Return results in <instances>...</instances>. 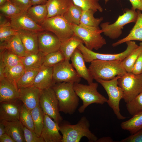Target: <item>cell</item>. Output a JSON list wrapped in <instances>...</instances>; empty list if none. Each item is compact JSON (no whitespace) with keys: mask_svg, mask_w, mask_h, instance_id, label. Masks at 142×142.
Wrapping results in <instances>:
<instances>
[{"mask_svg":"<svg viewBox=\"0 0 142 142\" xmlns=\"http://www.w3.org/2000/svg\"><path fill=\"white\" fill-rule=\"evenodd\" d=\"M23 131L25 140L26 142H45L41 136H38L34 131H32L23 125Z\"/></svg>","mask_w":142,"mask_h":142,"instance_id":"obj_43","label":"cell"},{"mask_svg":"<svg viewBox=\"0 0 142 142\" xmlns=\"http://www.w3.org/2000/svg\"><path fill=\"white\" fill-rule=\"evenodd\" d=\"M121 128L133 134L142 129V112L133 116L129 119L124 121L120 124Z\"/></svg>","mask_w":142,"mask_h":142,"instance_id":"obj_29","label":"cell"},{"mask_svg":"<svg viewBox=\"0 0 142 142\" xmlns=\"http://www.w3.org/2000/svg\"><path fill=\"white\" fill-rule=\"evenodd\" d=\"M17 32L27 54L39 52L38 32L25 29L20 30Z\"/></svg>","mask_w":142,"mask_h":142,"instance_id":"obj_21","label":"cell"},{"mask_svg":"<svg viewBox=\"0 0 142 142\" xmlns=\"http://www.w3.org/2000/svg\"><path fill=\"white\" fill-rule=\"evenodd\" d=\"M34 125V131L39 137H40L43 128L44 114L39 104L31 110Z\"/></svg>","mask_w":142,"mask_h":142,"instance_id":"obj_32","label":"cell"},{"mask_svg":"<svg viewBox=\"0 0 142 142\" xmlns=\"http://www.w3.org/2000/svg\"><path fill=\"white\" fill-rule=\"evenodd\" d=\"M73 4L72 0H48L45 3L48 10L46 18L63 16Z\"/></svg>","mask_w":142,"mask_h":142,"instance_id":"obj_22","label":"cell"},{"mask_svg":"<svg viewBox=\"0 0 142 142\" xmlns=\"http://www.w3.org/2000/svg\"><path fill=\"white\" fill-rule=\"evenodd\" d=\"M142 52V42H141L136 49L121 61L123 66L127 72H132L134 64Z\"/></svg>","mask_w":142,"mask_h":142,"instance_id":"obj_36","label":"cell"},{"mask_svg":"<svg viewBox=\"0 0 142 142\" xmlns=\"http://www.w3.org/2000/svg\"><path fill=\"white\" fill-rule=\"evenodd\" d=\"M5 133L4 125L2 122H0V136Z\"/></svg>","mask_w":142,"mask_h":142,"instance_id":"obj_53","label":"cell"},{"mask_svg":"<svg viewBox=\"0 0 142 142\" xmlns=\"http://www.w3.org/2000/svg\"><path fill=\"white\" fill-rule=\"evenodd\" d=\"M138 15L136 11L126 9L125 12L123 14L119 15L114 23L110 24L109 22H106L100 24L102 33L111 39L118 38L122 33V29L124 26L130 23H135Z\"/></svg>","mask_w":142,"mask_h":142,"instance_id":"obj_6","label":"cell"},{"mask_svg":"<svg viewBox=\"0 0 142 142\" xmlns=\"http://www.w3.org/2000/svg\"><path fill=\"white\" fill-rule=\"evenodd\" d=\"M10 22V19L9 18L0 13V26L5 25Z\"/></svg>","mask_w":142,"mask_h":142,"instance_id":"obj_49","label":"cell"},{"mask_svg":"<svg viewBox=\"0 0 142 142\" xmlns=\"http://www.w3.org/2000/svg\"><path fill=\"white\" fill-rule=\"evenodd\" d=\"M74 83H57L52 87L58 100L60 111L65 114H73L79 104V97L74 89Z\"/></svg>","mask_w":142,"mask_h":142,"instance_id":"obj_1","label":"cell"},{"mask_svg":"<svg viewBox=\"0 0 142 142\" xmlns=\"http://www.w3.org/2000/svg\"><path fill=\"white\" fill-rule=\"evenodd\" d=\"M73 3L83 10L94 9L102 12L103 9L99 3V0H72Z\"/></svg>","mask_w":142,"mask_h":142,"instance_id":"obj_38","label":"cell"},{"mask_svg":"<svg viewBox=\"0 0 142 142\" xmlns=\"http://www.w3.org/2000/svg\"><path fill=\"white\" fill-rule=\"evenodd\" d=\"M72 25L74 34L82 40L88 49L98 50L106 44V40L102 36V32L99 28L81 24Z\"/></svg>","mask_w":142,"mask_h":142,"instance_id":"obj_5","label":"cell"},{"mask_svg":"<svg viewBox=\"0 0 142 142\" xmlns=\"http://www.w3.org/2000/svg\"><path fill=\"white\" fill-rule=\"evenodd\" d=\"M19 120L24 126L34 131V125L31 110L23 104L21 106Z\"/></svg>","mask_w":142,"mask_h":142,"instance_id":"obj_37","label":"cell"},{"mask_svg":"<svg viewBox=\"0 0 142 142\" xmlns=\"http://www.w3.org/2000/svg\"><path fill=\"white\" fill-rule=\"evenodd\" d=\"M8 0H0V6L5 3Z\"/></svg>","mask_w":142,"mask_h":142,"instance_id":"obj_54","label":"cell"},{"mask_svg":"<svg viewBox=\"0 0 142 142\" xmlns=\"http://www.w3.org/2000/svg\"><path fill=\"white\" fill-rule=\"evenodd\" d=\"M19 97V90L16 85L5 78L0 80V103L16 102Z\"/></svg>","mask_w":142,"mask_h":142,"instance_id":"obj_18","label":"cell"},{"mask_svg":"<svg viewBox=\"0 0 142 142\" xmlns=\"http://www.w3.org/2000/svg\"><path fill=\"white\" fill-rule=\"evenodd\" d=\"M127 110L133 116L142 112V92L133 100L126 103Z\"/></svg>","mask_w":142,"mask_h":142,"instance_id":"obj_40","label":"cell"},{"mask_svg":"<svg viewBox=\"0 0 142 142\" xmlns=\"http://www.w3.org/2000/svg\"><path fill=\"white\" fill-rule=\"evenodd\" d=\"M47 0H31L32 6L38 4H45Z\"/></svg>","mask_w":142,"mask_h":142,"instance_id":"obj_51","label":"cell"},{"mask_svg":"<svg viewBox=\"0 0 142 142\" xmlns=\"http://www.w3.org/2000/svg\"><path fill=\"white\" fill-rule=\"evenodd\" d=\"M19 90V99L29 110H31L39 104L41 90L33 85Z\"/></svg>","mask_w":142,"mask_h":142,"instance_id":"obj_16","label":"cell"},{"mask_svg":"<svg viewBox=\"0 0 142 142\" xmlns=\"http://www.w3.org/2000/svg\"><path fill=\"white\" fill-rule=\"evenodd\" d=\"M5 68H10L21 63V58L6 49H0V55Z\"/></svg>","mask_w":142,"mask_h":142,"instance_id":"obj_34","label":"cell"},{"mask_svg":"<svg viewBox=\"0 0 142 142\" xmlns=\"http://www.w3.org/2000/svg\"><path fill=\"white\" fill-rule=\"evenodd\" d=\"M131 73L136 75L142 74V52L135 62Z\"/></svg>","mask_w":142,"mask_h":142,"instance_id":"obj_46","label":"cell"},{"mask_svg":"<svg viewBox=\"0 0 142 142\" xmlns=\"http://www.w3.org/2000/svg\"><path fill=\"white\" fill-rule=\"evenodd\" d=\"M21 105L17 103L16 101L1 102L0 121L19 120Z\"/></svg>","mask_w":142,"mask_h":142,"instance_id":"obj_20","label":"cell"},{"mask_svg":"<svg viewBox=\"0 0 142 142\" xmlns=\"http://www.w3.org/2000/svg\"><path fill=\"white\" fill-rule=\"evenodd\" d=\"M26 70L21 63L10 68H5L4 76L6 79L17 85V84Z\"/></svg>","mask_w":142,"mask_h":142,"instance_id":"obj_31","label":"cell"},{"mask_svg":"<svg viewBox=\"0 0 142 142\" xmlns=\"http://www.w3.org/2000/svg\"><path fill=\"white\" fill-rule=\"evenodd\" d=\"M81 43L84 44L83 41L74 34L67 40L61 42L60 50L63 53L65 59L69 61L74 52Z\"/></svg>","mask_w":142,"mask_h":142,"instance_id":"obj_26","label":"cell"},{"mask_svg":"<svg viewBox=\"0 0 142 142\" xmlns=\"http://www.w3.org/2000/svg\"><path fill=\"white\" fill-rule=\"evenodd\" d=\"M0 11L1 13L9 18L13 17L22 11L8 0L4 4L0 6Z\"/></svg>","mask_w":142,"mask_h":142,"instance_id":"obj_41","label":"cell"},{"mask_svg":"<svg viewBox=\"0 0 142 142\" xmlns=\"http://www.w3.org/2000/svg\"><path fill=\"white\" fill-rule=\"evenodd\" d=\"M40 26L44 30L54 33L61 42L74 34L72 24L68 23L63 16L46 18Z\"/></svg>","mask_w":142,"mask_h":142,"instance_id":"obj_9","label":"cell"},{"mask_svg":"<svg viewBox=\"0 0 142 142\" xmlns=\"http://www.w3.org/2000/svg\"><path fill=\"white\" fill-rule=\"evenodd\" d=\"M39 103L44 113L59 124L63 118L59 113L58 100L52 88L41 90Z\"/></svg>","mask_w":142,"mask_h":142,"instance_id":"obj_11","label":"cell"},{"mask_svg":"<svg viewBox=\"0 0 142 142\" xmlns=\"http://www.w3.org/2000/svg\"><path fill=\"white\" fill-rule=\"evenodd\" d=\"M55 84L53 77V67L42 65L39 69L33 85L42 90L52 88Z\"/></svg>","mask_w":142,"mask_h":142,"instance_id":"obj_17","label":"cell"},{"mask_svg":"<svg viewBox=\"0 0 142 142\" xmlns=\"http://www.w3.org/2000/svg\"><path fill=\"white\" fill-rule=\"evenodd\" d=\"M98 84L96 82H93L88 85L79 83H74V90L83 102L82 105L78 109L79 113H83L87 107L91 104L103 105L107 102L108 99L98 91Z\"/></svg>","mask_w":142,"mask_h":142,"instance_id":"obj_4","label":"cell"},{"mask_svg":"<svg viewBox=\"0 0 142 142\" xmlns=\"http://www.w3.org/2000/svg\"><path fill=\"white\" fill-rule=\"evenodd\" d=\"M59 124L44 114V125L40 136L45 142H61L62 136L59 133Z\"/></svg>","mask_w":142,"mask_h":142,"instance_id":"obj_15","label":"cell"},{"mask_svg":"<svg viewBox=\"0 0 142 142\" xmlns=\"http://www.w3.org/2000/svg\"><path fill=\"white\" fill-rule=\"evenodd\" d=\"M21 11H27L32 6L31 0H8Z\"/></svg>","mask_w":142,"mask_h":142,"instance_id":"obj_44","label":"cell"},{"mask_svg":"<svg viewBox=\"0 0 142 142\" xmlns=\"http://www.w3.org/2000/svg\"><path fill=\"white\" fill-rule=\"evenodd\" d=\"M105 1V4H106L109 0H104ZM116 1H118L119 0H116Z\"/></svg>","mask_w":142,"mask_h":142,"instance_id":"obj_55","label":"cell"},{"mask_svg":"<svg viewBox=\"0 0 142 142\" xmlns=\"http://www.w3.org/2000/svg\"><path fill=\"white\" fill-rule=\"evenodd\" d=\"M65 59L63 53L60 50L45 55L43 65L48 67H53Z\"/></svg>","mask_w":142,"mask_h":142,"instance_id":"obj_39","label":"cell"},{"mask_svg":"<svg viewBox=\"0 0 142 142\" xmlns=\"http://www.w3.org/2000/svg\"><path fill=\"white\" fill-rule=\"evenodd\" d=\"M39 68L26 69L17 84L19 90L33 85Z\"/></svg>","mask_w":142,"mask_h":142,"instance_id":"obj_33","label":"cell"},{"mask_svg":"<svg viewBox=\"0 0 142 142\" xmlns=\"http://www.w3.org/2000/svg\"><path fill=\"white\" fill-rule=\"evenodd\" d=\"M5 68V65L1 57H0V80L4 78V72Z\"/></svg>","mask_w":142,"mask_h":142,"instance_id":"obj_50","label":"cell"},{"mask_svg":"<svg viewBox=\"0 0 142 142\" xmlns=\"http://www.w3.org/2000/svg\"><path fill=\"white\" fill-rule=\"evenodd\" d=\"M70 60L73 67L81 78L86 80L88 84L93 82V79L90 74L88 69L86 66L83 55L78 48L73 54Z\"/></svg>","mask_w":142,"mask_h":142,"instance_id":"obj_19","label":"cell"},{"mask_svg":"<svg viewBox=\"0 0 142 142\" xmlns=\"http://www.w3.org/2000/svg\"><path fill=\"white\" fill-rule=\"evenodd\" d=\"M121 61L94 60L90 62L88 69L93 79L109 80L126 72Z\"/></svg>","mask_w":142,"mask_h":142,"instance_id":"obj_2","label":"cell"},{"mask_svg":"<svg viewBox=\"0 0 142 142\" xmlns=\"http://www.w3.org/2000/svg\"><path fill=\"white\" fill-rule=\"evenodd\" d=\"M90 124L85 116H83L74 125L65 124L59 125V131L62 134L61 142H79L84 137L89 142H97V137L90 130Z\"/></svg>","mask_w":142,"mask_h":142,"instance_id":"obj_3","label":"cell"},{"mask_svg":"<svg viewBox=\"0 0 142 142\" xmlns=\"http://www.w3.org/2000/svg\"><path fill=\"white\" fill-rule=\"evenodd\" d=\"M0 49H6L22 58L27 53L18 33L6 41L0 42Z\"/></svg>","mask_w":142,"mask_h":142,"instance_id":"obj_25","label":"cell"},{"mask_svg":"<svg viewBox=\"0 0 142 142\" xmlns=\"http://www.w3.org/2000/svg\"><path fill=\"white\" fill-rule=\"evenodd\" d=\"M126 49L117 54H104L96 53L86 48L83 44H80L77 48L82 53L85 62L90 63L96 60L105 61H122L139 46L135 42L130 41L126 42Z\"/></svg>","mask_w":142,"mask_h":142,"instance_id":"obj_10","label":"cell"},{"mask_svg":"<svg viewBox=\"0 0 142 142\" xmlns=\"http://www.w3.org/2000/svg\"></svg>","mask_w":142,"mask_h":142,"instance_id":"obj_56","label":"cell"},{"mask_svg":"<svg viewBox=\"0 0 142 142\" xmlns=\"http://www.w3.org/2000/svg\"><path fill=\"white\" fill-rule=\"evenodd\" d=\"M0 142H15L9 135L5 133L0 136Z\"/></svg>","mask_w":142,"mask_h":142,"instance_id":"obj_48","label":"cell"},{"mask_svg":"<svg viewBox=\"0 0 142 142\" xmlns=\"http://www.w3.org/2000/svg\"><path fill=\"white\" fill-rule=\"evenodd\" d=\"M53 77L55 83H79L81 78L69 61L65 59L53 67Z\"/></svg>","mask_w":142,"mask_h":142,"instance_id":"obj_12","label":"cell"},{"mask_svg":"<svg viewBox=\"0 0 142 142\" xmlns=\"http://www.w3.org/2000/svg\"><path fill=\"white\" fill-rule=\"evenodd\" d=\"M121 76H117L109 80L101 79L95 80L102 85L106 91L108 97L107 103L112 109L117 118L120 120L126 118L121 114L119 108L120 101L123 98V92L118 83V79Z\"/></svg>","mask_w":142,"mask_h":142,"instance_id":"obj_7","label":"cell"},{"mask_svg":"<svg viewBox=\"0 0 142 142\" xmlns=\"http://www.w3.org/2000/svg\"><path fill=\"white\" fill-rule=\"evenodd\" d=\"M97 142H113V141L111 138L109 137H105L98 139Z\"/></svg>","mask_w":142,"mask_h":142,"instance_id":"obj_52","label":"cell"},{"mask_svg":"<svg viewBox=\"0 0 142 142\" xmlns=\"http://www.w3.org/2000/svg\"><path fill=\"white\" fill-rule=\"evenodd\" d=\"M10 25L18 31L25 29L39 32L44 30L29 16L27 11H23L10 18Z\"/></svg>","mask_w":142,"mask_h":142,"instance_id":"obj_14","label":"cell"},{"mask_svg":"<svg viewBox=\"0 0 142 142\" xmlns=\"http://www.w3.org/2000/svg\"><path fill=\"white\" fill-rule=\"evenodd\" d=\"M97 11L92 9L83 10L80 24L89 27L99 28V26L103 20V17L99 18L94 17V14Z\"/></svg>","mask_w":142,"mask_h":142,"instance_id":"obj_30","label":"cell"},{"mask_svg":"<svg viewBox=\"0 0 142 142\" xmlns=\"http://www.w3.org/2000/svg\"><path fill=\"white\" fill-rule=\"evenodd\" d=\"M5 127V133L10 136L15 142H25L23 125L19 120L2 121Z\"/></svg>","mask_w":142,"mask_h":142,"instance_id":"obj_23","label":"cell"},{"mask_svg":"<svg viewBox=\"0 0 142 142\" xmlns=\"http://www.w3.org/2000/svg\"><path fill=\"white\" fill-rule=\"evenodd\" d=\"M82 11L81 8L73 4L63 16L69 23L79 25Z\"/></svg>","mask_w":142,"mask_h":142,"instance_id":"obj_35","label":"cell"},{"mask_svg":"<svg viewBox=\"0 0 142 142\" xmlns=\"http://www.w3.org/2000/svg\"><path fill=\"white\" fill-rule=\"evenodd\" d=\"M27 11L31 18L40 26L46 18L48 14L47 8L45 4L32 6Z\"/></svg>","mask_w":142,"mask_h":142,"instance_id":"obj_28","label":"cell"},{"mask_svg":"<svg viewBox=\"0 0 142 142\" xmlns=\"http://www.w3.org/2000/svg\"><path fill=\"white\" fill-rule=\"evenodd\" d=\"M131 3V9L135 11L138 10L142 12V0H128Z\"/></svg>","mask_w":142,"mask_h":142,"instance_id":"obj_47","label":"cell"},{"mask_svg":"<svg viewBox=\"0 0 142 142\" xmlns=\"http://www.w3.org/2000/svg\"><path fill=\"white\" fill-rule=\"evenodd\" d=\"M118 83L123 92V99L126 103H128L142 92V74L126 72L118 79Z\"/></svg>","mask_w":142,"mask_h":142,"instance_id":"obj_8","label":"cell"},{"mask_svg":"<svg viewBox=\"0 0 142 142\" xmlns=\"http://www.w3.org/2000/svg\"><path fill=\"white\" fill-rule=\"evenodd\" d=\"M38 38L39 50L45 55L60 50L61 42L52 32L44 30L39 32Z\"/></svg>","mask_w":142,"mask_h":142,"instance_id":"obj_13","label":"cell"},{"mask_svg":"<svg viewBox=\"0 0 142 142\" xmlns=\"http://www.w3.org/2000/svg\"><path fill=\"white\" fill-rule=\"evenodd\" d=\"M120 142H142V129L122 139Z\"/></svg>","mask_w":142,"mask_h":142,"instance_id":"obj_45","label":"cell"},{"mask_svg":"<svg viewBox=\"0 0 142 142\" xmlns=\"http://www.w3.org/2000/svg\"><path fill=\"white\" fill-rule=\"evenodd\" d=\"M45 55L40 51L37 53H28L21 58V62L26 69L39 68L43 64Z\"/></svg>","mask_w":142,"mask_h":142,"instance_id":"obj_27","label":"cell"},{"mask_svg":"<svg viewBox=\"0 0 142 142\" xmlns=\"http://www.w3.org/2000/svg\"><path fill=\"white\" fill-rule=\"evenodd\" d=\"M138 15L133 27L129 34L125 37L113 43L112 46L115 47L123 43L130 41L138 40L142 42V13L137 10Z\"/></svg>","mask_w":142,"mask_h":142,"instance_id":"obj_24","label":"cell"},{"mask_svg":"<svg viewBox=\"0 0 142 142\" xmlns=\"http://www.w3.org/2000/svg\"><path fill=\"white\" fill-rule=\"evenodd\" d=\"M17 34V31L11 26L10 22L0 26V42L6 41L12 36Z\"/></svg>","mask_w":142,"mask_h":142,"instance_id":"obj_42","label":"cell"}]
</instances>
